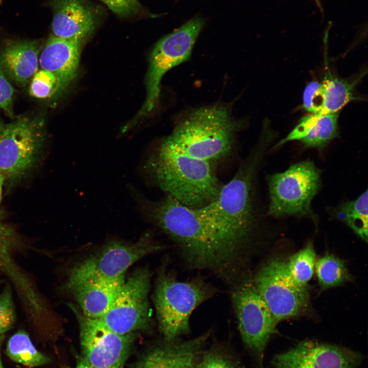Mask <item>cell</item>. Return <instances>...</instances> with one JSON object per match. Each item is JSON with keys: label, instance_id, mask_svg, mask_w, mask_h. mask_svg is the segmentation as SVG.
<instances>
[{"label": "cell", "instance_id": "cell-1", "mask_svg": "<svg viewBox=\"0 0 368 368\" xmlns=\"http://www.w3.org/2000/svg\"><path fill=\"white\" fill-rule=\"evenodd\" d=\"M128 190L142 216L175 243L189 267L220 275L233 266L237 257L235 246L196 209L187 207L168 195L153 201L132 185Z\"/></svg>", "mask_w": 368, "mask_h": 368}, {"label": "cell", "instance_id": "cell-2", "mask_svg": "<svg viewBox=\"0 0 368 368\" xmlns=\"http://www.w3.org/2000/svg\"><path fill=\"white\" fill-rule=\"evenodd\" d=\"M144 169L167 195L192 209L213 201L222 186L213 163L190 156L164 139L149 152Z\"/></svg>", "mask_w": 368, "mask_h": 368}, {"label": "cell", "instance_id": "cell-3", "mask_svg": "<svg viewBox=\"0 0 368 368\" xmlns=\"http://www.w3.org/2000/svg\"><path fill=\"white\" fill-rule=\"evenodd\" d=\"M261 140L240 164L233 177L222 185L216 198L196 209L201 215L234 240L249 245L256 226L255 181L267 146Z\"/></svg>", "mask_w": 368, "mask_h": 368}, {"label": "cell", "instance_id": "cell-4", "mask_svg": "<svg viewBox=\"0 0 368 368\" xmlns=\"http://www.w3.org/2000/svg\"><path fill=\"white\" fill-rule=\"evenodd\" d=\"M242 124L228 107L216 104L190 111L164 139L190 156L214 164L231 151Z\"/></svg>", "mask_w": 368, "mask_h": 368}, {"label": "cell", "instance_id": "cell-5", "mask_svg": "<svg viewBox=\"0 0 368 368\" xmlns=\"http://www.w3.org/2000/svg\"><path fill=\"white\" fill-rule=\"evenodd\" d=\"M217 289L200 277L179 281L172 270L158 272L154 294L158 328L167 341L190 331L193 311L213 297Z\"/></svg>", "mask_w": 368, "mask_h": 368}, {"label": "cell", "instance_id": "cell-6", "mask_svg": "<svg viewBox=\"0 0 368 368\" xmlns=\"http://www.w3.org/2000/svg\"><path fill=\"white\" fill-rule=\"evenodd\" d=\"M44 119L24 116L4 124L0 132V175L8 189L29 176L42 157Z\"/></svg>", "mask_w": 368, "mask_h": 368}, {"label": "cell", "instance_id": "cell-7", "mask_svg": "<svg viewBox=\"0 0 368 368\" xmlns=\"http://www.w3.org/2000/svg\"><path fill=\"white\" fill-rule=\"evenodd\" d=\"M267 181L269 215L274 218L305 217L317 222L311 205L320 187V172L312 162L294 164L283 172L268 176Z\"/></svg>", "mask_w": 368, "mask_h": 368}, {"label": "cell", "instance_id": "cell-8", "mask_svg": "<svg viewBox=\"0 0 368 368\" xmlns=\"http://www.w3.org/2000/svg\"><path fill=\"white\" fill-rule=\"evenodd\" d=\"M204 25L202 18L195 16L156 43L150 56L146 77L147 97L135 119L144 117L157 105L163 77L188 59Z\"/></svg>", "mask_w": 368, "mask_h": 368}, {"label": "cell", "instance_id": "cell-9", "mask_svg": "<svg viewBox=\"0 0 368 368\" xmlns=\"http://www.w3.org/2000/svg\"><path fill=\"white\" fill-rule=\"evenodd\" d=\"M252 281L277 324L296 317L306 310L309 300L307 288L292 279L286 262L278 259L270 260Z\"/></svg>", "mask_w": 368, "mask_h": 368}, {"label": "cell", "instance_id": "cell-10", "mask_svg": "<svg viewBox=\"0 0 368 368\" xmlns=\"http://www.w3.org/2000/svg\"><path fill=\"white\" fill-rule=\"evenodd\" d=\"M232 300L242 341L263 368L264 353L277 324L252 280L237 283Z\"/></svg>", "mask_w": 368, "mask_h": 368}, {"label": "cell", "instance_id": "cell-11", "mask_svg": "<svg viewBox=\"0 0 368 368\" xmlns=\"http://www.w3.org/2000/svg\"><path fill=\"white\" fill-rule=\"evenodd\" d=\"M164 247L154 240L150 233L133 243L110 241L71 269L68 278L114 280L124 276L126 270L140 259Z\"/></svg>", "mask_w": 368, "mask_h": 368}, {"label": "cell", "instance_id": "cell-12", "mask_svg": "<svg viewBox=\"0 0 368 368\" xmlns=\"http://www.w3.org/2000/svg\"><path fill=\"white\" fill-rule=\"evenodd\" d=\"M79 327L81 362L90 368H124L132 343L133 333L121 335L107 328L99 319L84 315L69 304Z\"/></svg>", "mask_w": 368, "mask_h": 368}, {"label": "cell", "instance_id": "cell-13", "mask_svg": "<svg viewBox=\"0 0 368 368\" xmlns=\"http://www.w3.org/2000/svg\"><path fill=\"white\" fill-rule=\"evenodd\" d=\"M151 277L147 268L134 271L125 280L108 311L98 319L121 335L147 328L150 323L148 294Z\"/></svg>", "mask_w": 368, "mask_h": 368}, {"label": "cell", "instance_id": "cell-14", "mask_svg": "<svg viewBox=\"0 0 368 368\" xmlns=\"http://www.w3.org/2000/svg\"><path fill=\"white\" fill-rule=\"evenodd\" d=\"M364 359L361 353L344 346L311 339L300 341L275 354L271 368H358Z\"/></svg>", "mask_w": 368, "mask_h": 368}, {"label": "cell", "instance_id": "cell-15", "mask_svg": "<svg viewBox=\"0 0 368 368\" xmlns=\"http://www.w3.org/2000/svg\"><path fill=\"white\" fill-rule=\"evenodd\" d=\"M124 281V276L112 281L68 278L65 288L84 315L100 318L111 306Z\"/></svg>", "mask_w": 368, "mask_h": 368}, {"label": "cell", "instance_id": "cell-16", "mask_svg": "<svg viewBox=\"0 0 368 368\" xmlns=\"http://www.w3.org/2000/svg\"><path fill=\"white\" fill-rule=\"evenodd\" d=\"M53 35L81 42L94 31L97 16L83 0H51Z\"/></svg>", "mask_w": 368, "mask_h": 368}, {"label": "cell", "instance_id": "cell-17", "mask_svg": "<svg viewBox=\"0 0 368 368\" xmlns=\"http://www.w3.org/2000/svg\"><path fill=\"white\" fill-rule=\"evenodd\" d=\"M82 42L51 36L45 44L38 62L41 69L53 74L63 88L77 75Z\"/></svg>", "mask_w": 368, "mask_h": 368}, {"label": "cell", "instance_id": "cell-18", "mask_svg": "<svg viewBox=\"0 0 368 368\" xmlns=\"http://www.w3.org/2000/svg\"><path fill=\"white\" fill-rule=\"evenodd\" d=\"M209 335L184 341H168L146 353L135 368H195L200 349Z\"/></svg>", "mask_w": 368, "mask_h": 368}, {"label": "cell", "instance_id": "cell-19", "mask_svg": "<svg viewBox=\"0 0 368 368\" xmlns=\"http://www.w3.org/2000/svg\"><path fill=\"white\" fill-rule=\"evenodd\" d=\"M40 43L37 40L12 42L0 51V70L9 80L25 86L37 71Z\"/></svg>", "mask_w": 368, "mask_h": 368}, {"label": "cell", "instance_id": "cell-20", "mask_svg": "<svg viewBox=\"0 0 368 368\" xmlns=\"http://www.w3.org/2000/svg\"><path fill=\"white\" fill-rule=\"evenodd\" d=\"M339 112L310 114L303 117L294 129L274 148L292 141H298L306 147L324 148L339 134Z\"/></svg>", "mask_w": 368, "mask_h": 368}, {"label": "cell", "instance_id": "cell-21", "mask_svg": "<svg viewBox=\"0 0 368 368\" xmlns=\"http://www.w3.org/2000/svg\"><path fill=\"white\" fill-rule=\"evenodd\" d=\"M361 77L353 81L333 77L327 73L321 82L323 107L320 114L339 112L349 102L359 99L355 96V87Z\"/></svg>", "mask_w": 368, "mask_h": 368}, {"label": "cell", "instance_id": "cell-22", "mask_svg": "<svg viewBox=\"0 0 368 368\" xmlns=\"http://www.w3.org/2000/svg\"><path fill=\"white\" fill-rule=\"evenodd\" d=\"M366 190L354 200L342 202L334 209L336 219L349 226L359 237L367 241V198Z\"/></svg>", "mask_w": 368, "mask_h": 368}, {"label": "cell", "instance_id": "cell-23", "mask_svg": "<svg viewBox=\"0 0 368 368\" xmlns=\"http://www.w3.org/2000/svg\"><path fill=\"white\" fill-rule=\"evenodd\" d=\"M6 353L12 361L28 367L41 366L50 361L36 349L28 334L23 330L18 331L10 337Z\"/></svg>", "mask_w": 368, "mask_h": 368}, {"label": "cell", "instance_id": "cell-24", "mask_svg": "<svg viewBox=\"0 0 368 368\" xmlns=\"http://www.w3.org/2000/svg\"><path fill=\"white\" fill-rule=\"evenodd\" d=\"M315 271L322 290L339 286L351 279L344 261L328 252L315 262Z\"/></svg>", "mask_w": 368, "mask_h": 368}, {"label": "cell", "instance_id": "cell-25", "mask_svg": "<svg viewBox=\"0 0 368 368\" xmlns=\"http://www.w3.org/2000/svg\"><path fill=\"white\" fill-rule=\"evenodd\" d=\"M316 254L313 244L309 242L304 248L292 255L286 262L292 279L300 285L307 287L315 270Z\"/></svg>", "mask_w": 368, "mask_h": 368}, {"label": "cell", "instance_id": "cell-26", "mask_svg": "<svg viewBox=\"0 0 368 368\" xmlns=\"http://www.w3.org/2000/svg\"><path fill=\"white\" fill-rule=\"evenodd\" d=\"M31 80L30 94L37 98H50L63 89L53 74L43 69L37 71Z\"/></svg>", "mask_w": 368, "mask_h": 368}, {"label": "cell", "instance_id": "cell-27", "mask_svg": "<svg viewBox=\"0 0 368 368\" xmlns=\"http://www.w3.org/2000/svg\"><path fill=\"white\" fill-rule=\"evenodd\" d=\"M4 188V180L0 175V270L3 268L5 269L6 264L10 263V252L15 246L17 239L14 229L5 223L2 219L1 203Z\"/></svg>", "mask_w": 368, "mask_h": 368}, {"label": "cell", "instance_id": "cell-28", "mask_svg": "<svg viewBox=\"0 0 368 368\" xmlns=\"http://www.w3.org/2000/svg\"><path fill=\"white\" fill-rule=\"evenodd\" d=\"M15 319L12 289L8 283L0 294V335H4L12 328Z\"/></svg>", "mask_w": 368, "mask_h": 368}, {"label": "cell", "instance_id": "cell-29", "mask_svg": "<svg viewBox=\"0 0 368 368\" xmlns=\"http://www.w3.org/2000/svg\"><path fill=\"white\" fill-rule=\"evenodd\" d=\"M303 105L311 114H320L323 107L321 83L312 81L306 86L303 96Z\"/></svg>", "mask_w": 368, "mask_h": 368}, {"label": "cell", "instance_id": "cell-30", "mask_svg": "<svg viewBox=\"0 0 368 368\" xmlns=\"http://www.w3.org/2000/svg\"><path fill=\"white\" fill-rule=\"evenodd\" d=\"M195 368H239L229 357L220 352L205 353Z\"/></svg>", "mask_w": 368, "mask_h": 368}, {"label": "cell", "instance_id": "cell-31", "mask_svg": "<svg viewBox=\"0 0 368 368\" xmlns=\"http://www.w3.org/2000/svg\"><path fill=\"white\" fill-rule=\"evenodd\" d=\"M115 14L127 16L139 13L142 6L137 0H100Z\"/></svg>", "mask_w": 368, "mask_h": 368}, {"label": "cell", "instance_id": "cell-32", "mask_svg": "<svg viewBox=\"0 0 368 368\" xmlns=\"http://www.w3.org/2000/svg\"><path fill=\"white\" fill-rule=\"evenodd\" d=\"M14 92L13 86L0 70V109L11 118L14 117L12 108Z\"/></svg>", "mask_w": 368, "mask_h": 368}, {"label": "cell", "instance_id": "cell-33", "mask_svg": "<svg viewBox=\"0 0 368 368\" xmlns=\"http://www.w3.org/2000/svg\"><path fill=\"white\" fill-rule=\"evenodd\" d=\"M5 338V335H0V368H4L3 363L1 360V347L3 343V342L4 341V339Z\"/></svg>", "mask_w": 368, "mask_h": 368}, {"label": "cell", "instance_id": "cell-34", "mask_svg": "<svg viewBox=\"0 0 368 368\" xmlns=\"http://www.w3.org/2000/svg\"><path fill=\"white\" fill-rule=\"evenodd\" d=\"M314 1H315L316 5L318 7L319 9L321 11L323 8H322L320 1L319 0H314Z\"/></svg>", "mask_w": 368, "mask_h": 368}, {"label": "cell", "instance_id": "cell-35", "mask_svg": "<svg viewBox=\"0 0 368 368\" xmlns=\"http://www.w3.org/2000/svg\"><path fill=\"white\" fill-rule=\"evenodd\" d=\"M81 365V368H90L87 365H85L84 363H83L82 362L80 363Z\"/></svg>", "mask_w": 368, "mask_h": 368}, {"label": "cell", "instance_id": "cell-36", "mask_svg": "<svg viewBox=\"0 0 368 368\" xmlns=\"http://www.w3.org/2000/svg\"><path fill=\"white\" fill-rule=\"evenodd\" d=\"M4 124H3L2 122L0 121V132H1V130H2V129L3 127Z\"/></svg>", "mask_w": 368, "mask_h": 368}, {"label": "cell", "instance_id": "cell-37", "mask_svg": "<svg viewBox=\"0 0 368 368\" xmlns=\"http://www.w3.org/2000/svg\"><path fill=\"white\" fill-rule=\"evenodd\" d=\"M75 368H81L80 364L79 363V364L77 365V366Z\"/></svg>", "mask_w": 368, "mask_h": 368}]
</instances>
